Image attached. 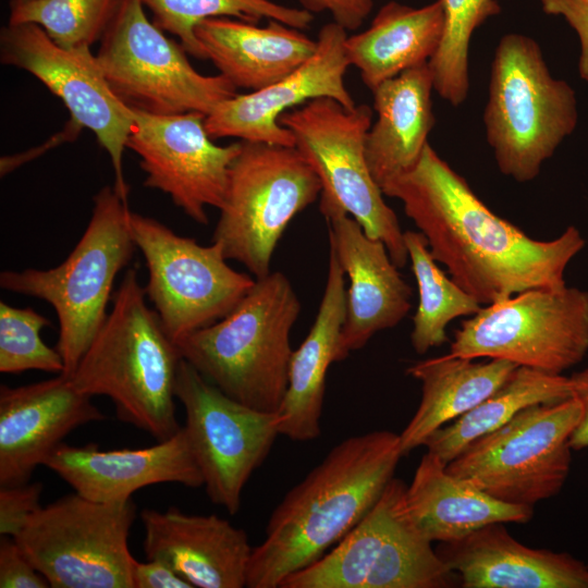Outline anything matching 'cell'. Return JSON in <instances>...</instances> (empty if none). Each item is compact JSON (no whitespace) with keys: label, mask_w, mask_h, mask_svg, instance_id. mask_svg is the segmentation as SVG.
Returning a JSON list of instances; mask_svg holds the SVG:
<instances>
[{"label":"cell","mask_w":588,"mask_h":588,"mask_svg":"<svg viewBox=\"0 0 588 588\" xmlns=\"http://www.w3.org/2000/svg\"><path fill=\"white\" fill-rule=\"evenodd\" d=\"M580 417L581 405L574 395L529 406L473 441L446 469L500 501L534 506L565 485L572 464L569 439Z\"/></svg>","instance_id":"30bf717a"},{"label":"cell","mask_w":588,"mask_h":588,"mask_svg":"<svg viewBox=\"0 0 588 588\" xmlns=\"http://www.w3.org/2000/svg\"><path fill=\"white\" fill-rule=\"evenodd\" d=\"M345 315V272L330 249L317 316L307 336L291 356L287 390L278 412L280 436L294 441H309L320 436L327 371L335 362Z\"/></svg>","instance_id":"d4e9b609"},{"label":"cell","mask_w":588,"mask_h":588,"mask_svg":"<svg viewBox=\"0 0 588 588\" xmlns=\"http://www.w3.org/2000/svg\"><path fill=\"white\" fill-rule=\"evenodd\" d=\"M346 38L347 32L334 22L323 25L316 39V52L295 71L265 88L236 94L209 113L205 118L209 136L294 147L291 131L278 122L285 111L321 97L353 109L356 103L344 81L351 66Z\"/></svg>","instance_id":"e0dca14e"},{"label":"cell","mask_w":588,"mask_h":588,"mask_svg":"<svg viewBox=\"0 0 588 588\" xmlns=\"http://www.w3.org/2000/svg\"><path fill=\"white\" fill-rule=\"evenodd\" d=\"M175 397L184 407L183 428L208 498L235 515L245 485L280 436L278 413L231 399L183 358Z\"/></svg>","instance_id":"5bb4252c"},{"label":"cell","mask_w":588,"mask_h":588,"mask_svg":"<svg viewBox=\"0 0 588 588\" xmlns=\"http://www.w3.org/2000/svg\"><path fill=\"white\" fill-rule=\"evenodd\" d=\"M429 63L406 70L371 90L377 120L365 138V155L379 187L413 170L434 126Z\"/></svg>","instance_id":"cb8c5ba5"},{"label":"cell","mask_w":588,"mask_h":588,"mask_svg":"<svg viewBox=\"0 0 588 588\" xmlns=\"http://www.w3.org/2000/svg\"><path fill=\"white\" fill-rule=\"evenodd\" d=\"M403 456L400 434L375 430L334 445L272 511L246 587L280 588L334 547L376 504Z\"/></svg>","instance_id":"7a4b0ae2"},{"label":"cell","mask_w":588,"mask_h":588,"mask_svg":"<svg viewBox=\"0 0 588 588\" xmlns=\"http://www.w3.org/2000/svg\"><path fill=\"white\" fill-rule=\"evenodd\" d=\"M134 124L126 148L139 157L144 185L170 196L195 222L207 225V207L223 205L230 167L241 140L218 146L199 112L154 114L132 109Z\"/></svg>","instance_id":"2e32d148"},{"label":"cell","mask_w":588,"mask_h":588,"mask_svg":"<svg viewBox=\"0 0 588 588\" xmlns=\"http://www.w3.org/2000/svg\"><path fill=\"white\" fill-rule=\"evenodd\" d=\"M408 513L431 542H451L494 523L525 524L534 506L500 501L449 473L436 454L421 457L405 493Z\"/></svg>","instance_id":"484cf974"},{"label":"cell","mask_w":588,"mask_h":588,"mask_svg":"<svg viewBox=\"0 0 588 588\" xmlns=\"http://www.w3.org/2000/svg\"><path fill=\"white\" fill-rule=\"evenodd\" d=\"M130 228L148 270L146 295L175 344L230 314L255 284L228 265L218 243L199 245L132 211Z\"/></svg>","instance_id":"4fadbf2b"},{"label":"cell","mask_w":588,"mask_h":588,"mask_svg":"<svg viewBox=\"0 0 588 588\" xmlns=\"http://www.w3.org/2000/svg\"><path fill=\"white\" fill-rule=\"evenodd\" d=\"M321 193L305 157L290 146L241 140L212 242L255 279L269 274L271 258L291 220Z\"/></svg>","instance_id":"ba28073f"},{"label":"cell","mask_w":588,"mask_h":588,"mask_svg":"<svg viewBox=\"0 0 588 588\" xmlns=\"http://www.w3.org/2000/svg\"><path fill=\"white\" fill-rule=\"evenodd\" d=\"M44 465L74 492L101 503L127 501L135 491L156 483L204 486L183 427L171 438L142 449L105 451L95 443L62 442Z\"/></svg>","instance_id":"ffe728a7"},{"label":"cell","mask_w":588,"mask_h":588,"mask_svg":"<svg viewBox=\"0 0 588 588\" xmlns=\"http://www.w3.org/2000/svg\"><path fill=\"white\" fill-rule=\"evenodd\" d=\"M91 217L74 249L59 266L0 273L1 289L49 303L58 317L56 348L70 377L105 322L118 273L128 265L135 244L127 200L113 186L93 198Z\"/></svg>","instance_id":"5b68a950"},{"label":"cell","mask_w":588,"mask_h":588,"mask_svg":"<svg viewBox=\"0 0 588 588\" xmlns=\"http://www.w3.org/2000/svg\"><path fill=\"white\" fill-rule=\"evenodd\" d=\"M444 29L441 44L429 61L434 91L454 107L469 91L468 53L474 32L498 15V0H441Z\"/></svg>","instance_id":"d6a6232c"},{"label":"cell","mask_w":588,"mask_h":588,"mask_svg":"<svg viewBox=\"0 0 588 588\" xmlns=\"http://www.w3.org/2000/svg\"><path fill=\"white\" fill-rule=\"evenodd\" d=\"M572 392L581 405V417L573 431L569 444L572 450L588 449V367L569 377Z\"/></svg>","instance_id":"60d3db41"},{"label":"cell","mask_w":588,"mask_h":588,"mask_svg":"<svg viewBox=\"0 0 588 588\" xmlns=\"http://www.w3.org/2000/svg\"><path fill=\"white\" fill-rule=\"evenodd\" d=\"M382 193L402 201L434 260L481 305L565 286L566 268L586 245L574 225L551 241L528 236L491 211L430 144L416 167Z\"/></svg>","instance_id":"6da1fadb"},{"label":"cell","mask_w":588,"mask_h":588,"mask_svg":"<svg viewBox=\"0 0 588 588\" xmlns=\"http://www.w3.org/2000/svg\"><path fill=\"white\" fill-rule=\"evenodd\" d=\"M463 588H588V565L566 552L527 547L504 523L437 549Z\"/></svg>","instance_id":"7402d4cb"},{"label":"cell","mask_w":588,"mask_h":588,"mask_svg":"<svg viewBox=\"0 0 588 588\" xmlns=\"http://www.w3.org/2000/svg\"><path fill=\"white\" fill-rule=\"evenodd\" d=\"M147 559L172 566L193 588L246 587L253 551L245 530L215 514H186L176 507L140 513Z\"/></svg>","instance_id":"44dd1931"},{"label":"cell","mask_w":588,"mask_h":588,"mask_svg":"<svg viewBox=\"0 0 588 588\" xmlns=\"http://www.w3.org/2000/svg\"><path fill=\"white\" fill-rule=\"evenodd\" d=\"M146 296L137 267L128 268L70 379L84 394L108 396L121 420L163 441L182 428L174 402L182 356Z\"/></svg>","instance_id":"3957f363"},{"label":"cell","mask_w":588,"mask_h":588,"mask_svg":"<svg viewBox=\"0 0 588 588\" xmlns=\"http://www.w3.org/2000/svg\"><path fill=\"white\" fill-rule=\"evenodd\" d=\"M301 307L287 277L270 272L256 279L230 314L176 345L182 358L224 394L256 411L278 413Z\"/></svg>","instance_id":"277c9868"},{"label":"cell","mask_w":588,"mask_h":588,"mask_svg":"<svg viewBox=\"0 0 588 588\" xmlns=\"http://www.w3.org/2000/svg\"><path fill=\"white\" fill-rule=\"evenodd\" d=\"M331 249L350 280L346 315L335 362L360 350L378 332L397 326L412 308V287L400 273L383 242L368 236L341 210L322 215Z\"/></svg>","instance_id":"ac0fdd59"},{"label":"cell","mask_w":588,"mask_h":588,"mask_svg":"<svg viewBox=\"0 0 588 588\" xmlns=\"http://www.w3.org/2000/svg\"><path fill=\"white\" fill-rule=\"evenodd\" d=\"M40 482L0 486V534L15 537L42 506Z\"/></svg>","instance_id":"d590c367"},{"label":"cell","mask_w":588,"mask_h":588,"mask_svg":"<svg viewBox=\"0 0 588 588\" xmlns=\"http://www.w3.org/2000/svg\"><path fill=\"white\" fill-rule=\"evenodd\" d=\"M133 588H193L172 566L159 559L139 562L132 567Z\"/></svg>","instance_id":"ab89813d"},{"label":"cell","mask_w":588,"mask_h":588,"mask_svg":"<svg viewBox=\"0 0 588 588\" xmlns=\"http://www.w3.org/2000/svg\"><path fill=\"white\" fill-rule=\"evenodd\" d=\"M517 367L505 359L475 362L449 354L411 365L406 373L420 382L421 399L400 433L403 456L495 392Z\"/></svg>","instance_id":"83f0119b"},{"label":"cell","mask_w":588,"mask_h":588,"mask_svg":"<svg viewBox=\"0 0 588 588\" xmlns=\"http://www.w3.org/2000/svg\"><path fill=\"white\" fill-rule=\"evenodd\" d=\"M135 518L132 499L101 503L74 492L41 506L14 539L52 588H133Z\"/></svg>","instance_id":"7c38bea8"},{"label":"cell","mask_w":588,"mask_h":588,"mask_svg":"<svg viewBox=\"0 0 588 588\" xmlns=\"http://www.w3.org/2000/svg\"><path fill=\"white\" fill-rule=\"evenodd\" d=\"M143 3L159 28L176 36L187 53L200 60L206 56L195 28L207 19L231 17L249 23L275 20L301 30L314 21L308 11L272 0H143Z\"/></svg>","instance_id":"1f68e13d"},{"label":"cell","mask_w":588,"mask_h":588,"mask_svg":"<svg viewBox=\"0 0 588 588\" xmlns=\"http://www.w3.org/2000/svg\"><path fill=\"white\" fill-rule=\"evenodd\" d=\"M48 324L50 321L30 307L17 308L0 302V372L34 369L62 373L61 354L40 336V331Z\"/></svg>","instance_id":"e575fe53"},{"label":"cell","mask_w":588,"mask_h":588,"mask_svg":"<svg viewBox=\"0 0 588 588\" xmlns=\"http://www.w3.org/2000/svg\"><path fill=\"white\" fill-rule=\"evenodd\" d=\"M102 419L91 396L63 373L15 388L1 384L0 486L28 482L70 432Z\"/></svg>","instance_id":"d6986e66"},{"label":"cell","mask_w":588,"mask_h":588,"mask_svg":"<svg viewBox=\"0 0 588 588\" xmlns=\"http://www.w3.org/2000/svg\"><path fill=\"white\" fill-rule=\"evenodd\" d=\"M406 486L392 478L371 510L321 558L289 575L280 588H365Z\"/></svg>","instance_id":"f546056e"},{"label":"cell","mask_w":588,"mask_h":588,"mask_svg":"<svg viewBox=\"0 0 588 588\" xmlns=\"http://www.w3.org/2000/svg\"><path fill=\"white\" fill-rule=\"evenodd\" d=\"M404 241L419 295L411 342L416 353L425 354L448 342L452 320L474 316L482 305L439 268L419 231L404 232Z\"/></svg>","instance_id":"4dcf8cb0"},{"label":"cell","mask_w":588,"mask_h":588,"mask_svg":"<svg viewBox=\"0 0 588 588\" xmlns=\"http://www.w3.org/2000/svg\"><path fill=\"white\" fill-rule=\"evenodd\" d=\"M143 0H120L96 58L112 93L128 108L154 114L211 113L237 88L221 74L204 75L182 44L145 13Z\"/></svg>","instance_id":"9c48e42d"},{"label":"cell","mask_w":588,"mask_h":588,"mask_svg":"<svg viewBox=\"0 0 588 588\" xmlns=\"http://www.w3.org/2000/svg\"><path fill=\"white\" fill-rule=\"evenodd\" d=\"M195 36L206 59L236 88H265L305 63L317 40L275 20L266 26L231 17L200 22Z\"/></svg>","instance_id":"603a6c76"},{"label":"cell","mask_w":588,"mask_h":588,"mask_svg":"<svg viewBox=\"0 0 588 588\" xmlns=\"http://www.w3.org/2000/svg\"><path fill=\"white\" fill-rule=\"evenodd\" d=\"M588 353V291L537 287L486 305L461 322L449 355L509 360L563 375Z\"/></svg>","instance_id":"8fae6325"},{"label":"cell","mask_w":588,"mask_h":588,"mask_svg":"<svg viewBox=\"0 0 588 588\" xmlns=\"http://www.w3.org/2000/svg\"><path fill=\"white\" fill-rule=\"evenodd\" d=\"M309 13L328 11L333 22L346 32L358 29L370 14L372 0H298Z\"/></svg>","instance_id":"f35d334b"},{"label":"cell","mask_w":588,"mask_h":588,"mask_svg":"<svg viewBox=\"0 0 588 588\" xmlns=\"http://www.w3.org/2000/svg\"><path fill=\"white\" fill-rule=\"evenodd\" d=\"M443 29L441 0L420 8L390 1L367 29L347 36L345 51L363 83L373 90L406 70L429 63L441 44Z\"/></svg>","instance_id":"4316f807"},{"label":"cell","mask_w":588,"mask_h":588,"mask_svg":"<svg viewBox=\"0 0 588 588\" xmlns=\"http://www.w3.org/2000/svg\"><path fill=\"white\" fill-rule=\"evenodd\" d=\"M549 15L563 16L577 33L580 44L578 72L588 82V0H540Z\"/></svg>","instance_id":"74e56055"},{"label":"cell","mask_w":588,"mask_h":588,"mask_svg":"<svg viewBox=\"0 0 588 588\" xmlns=\"http://www.w3.org/2000/svg\"><path fill=\"white\" fill-rule=\"evenodd\" d=\"M577 122L575 90L552 76L538 42L517 33L504 35L491 63L483 112L500 172L519 183L535 180Z\"/></svg>","instance_id":"8992f818"},{"label":"cell","mask_w":588,"mask_h":588,"mask_svg":"<svg viewBox=\"0 0 588 588\" xmlns=\"http://www.w3.org/2000/svg\"><path fill=\"white\" fill-rule=\"evenodd\" d=\"M120 0H10V24L41 27L58 46L91 47L100 41Z\"/></svg>","instance_id":"836d02e7"},{"label":"cell","mask_w":588,"mask_h":588,"mask_svg":"<svg viewBox=\"0 0 588 588\" xmlns=\"http://www.w3.org/2000/svg\"><path fill=\"white\" fill-rule=\"evenodd\" d=\"M371 118L368 105L347 109L333 98L321 97L285 111L278 122L291 131L294 147L320 179L321 213L346 212L368 236L383 242L393 262L403 268L408 260L404 232L366 160Z\"/></svg>","instance_id":"52a82bcc"},{"label":"cell","mask_w":588,"mask_h":588,"mask_svg":"<svg viewBox=\"0 0 588 588\" xmlns=\"http://www.w3.org/2000/svg\"><path fill=\"white\" fill-rule=\"evenodd\" d=\"M571 396L569 377L517 367L495 392L436 430L424 445L448 465L473 441L500 428L525 408Z\"/></svg>","instance_id":"f1b7e54d"},{"label":"cell","mask_w":588,"mask_h":588,"mask_svg":"<svg viewBox=\"0 0 588 588\" xmlns=\"http://www.w3.org/2000/svg\"><path fill=\"white\" fill-rule=\"evenodd\" d=\"M0 587H50L46 577L34 566L16 540L10 536H2L0 540Z\"/></svg>","instance_id":"8d00e7d4"},{"label":"cell","mask_w":588,"mask_h":588,"mask_svg":"<svg viewBox=\"0 0 588 588\" xmlns=\"http://www.w3.org/2000/svg\"><path fill=\"white\" fill-rule=\"evenodd\" d=\"M0 59L34 75L62 100L73 123L95 134L110 157L114 187L127 200L122 161L134 113L112 93L90 48H62L36 24L8 23L0 32Z\"/></svg>","instance_id":"9a60e30c"}]
</instances>
